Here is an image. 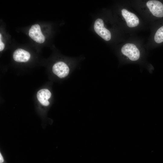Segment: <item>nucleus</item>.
I'll list each match as a JSON object with an SVG mask.
<instances>
[{
	"label": "nucleus",
	"instance_id": "nucleus-1",
	"mask_svg": "<svg viewBox=\"0 0 163 163\" xmlns=\"http://www.w3.org/2000/svg\"><path fill=\"white\" fill-rule=\"evenodd\" d=\"M94 29L95 33L105 40L108 41L111 39V33L104 27L102 19L98 18L95 20L94 24Z\"/></svg>",
	"mask_w": 163,
	"mask_h": 163
},
{
	"label": "nucleus",
	"instance_id": "nucleus-2",
	"mask_svg": "<svg viewBox=\"0 0 163 163\" xmlns=\"http://www.w3.org/2000/svg\"><path fill=\"white\" fill-rule=\"evenodd\" d=\"M121 52L131 61H136L139 58L140 51L133 44L127 43L124 45L121 49Z\"/></svg>",
	"mask_w": 163,
	"mask_h": 163
},
{
	"label": "nucleus",
	"instance_id": "nucleus-3",
	"mask_svg": "<svg viewBox=\"0 0 163 163\" xmlns=\"http://www.w3.org/2000/svg\"><path fill=\"white\" fill-rule=\"evenodd\" d=\"M53 73L60 78L67 76L69 72V69L65 62L59 61L55 63L52 67Z\"/></svg>",
	"mask_w": 163,
	"mask_h": 163
},
{
	"label": "nucleus",
	"instance_id": "nucleus-4",
	"mask_svg": "<svg viewBox=\"0 0 163 163\" xmlns=\"http://www.w3.org/2000/svg\"><path fill=\"white\" fill-rule=\"evenodd\" d=\"M147 7L154 16L159 18L163 17V5L157 0H149L146 3Z\"/></svg>",
	"mask_w": 163,
	"mask_h": 163
},
{
	"label": "nucleus",
	"instance_id": "nucleus-5",
	"mask_svg": "<svg viewBox=\"0 0 163 163\" xmlns=\"http://www.w3.org/2000/svg\"><path fill=\"white\" fill-rule=\"evenodd\" d=\"M30 37L36 42L41 43L45 40V37L42 34L40 25L36 24L31 26L29 30Z\"/></svg>",
	"mask_w": 163,
	"mask_h": 163
},
{
	"label": "nucleus",
	"instance_id": "nucleus-6",
	"mask_svg": "<svg viewBox=\"0 0 163 163\" xmlns=\"http://www.w3.org/2000/svg\"><path fill=\"white\" fill-rule=\"evenodd\" d=\"M121 13L128 27H135L139 24V19L134 14L129 11L125 9H123L121 10Z\"/></svg>",
	"mask_w": 163,
	"mask_h": 163
},
{
	"label": "nucleus",
	"instance_id": "nucleus-7",
	"mask_svg": "<svg viewBox=\"0 0 163 163\" xmlns=\"http://www.w3.org/2000/svg\"><path fill=\"white\" fill-rule=\"evenodd\" d=\"M30 54L27 51L21 49H18L14 51L13 57L14 59L17 62H26L30 57Z\"/></svg>",
	"mask_w": 163,
	"mask_h": 163
},
{
	"label": "nucleus",
	"instance_id": "nucleus-8",
	"mask_svg": "<svg viewBox=\"0 0 163 163\" xmlns=\"http://www.w3.org/2000/svg\"><path fill=\"white\" fill-rule=\"evenodd\" d=\"M51 94L47 89H42L39 91L37 93V97L40 103L45 106H48L49 102L48 100L50 97Z\"/></svg>",
	"mask_w": 163,
	"mask_h": 163
},
{
	"label": "nucleus",
	"instance_id": "nucleus-9",
	"mask_svg": "<svg viewBox=\"0 0 163 163\" xmlns=\"http://www.w3.org/2000/svg\"><path fill=\"white\" fill-rule=\"evenodd\" d=\"M154 40L157 43L163 42V26L159 28L156 32L154 36Z\"/></svg>",
	"mask_w": 163,
	"mask_h": 163
},
{
	"label": "nucleus",
	"instance_id": "nucleus-10",
	"mask_svg": "<svg viewBox=\"0 0 163 163\" xmlns=\"http://www.w3.org/2000/svg\"><path fill=\"white\" fill-rule=\"evenodd\" d=\"M4 43L2 41L1 39H0V51H2L4 49Z\"/></svg>",
	"mask_w": 163,
	"mask_h": 163
},
{
	"label": "nucleus",
	"instance_id": "nucleus-11",
	"mask_svg": "<svg viewBox=\"0 0 163 163\" xmlns=\"http://www.w3.org/2000/svg\"><path fill=\"white\" fill-rule=\"evenodd\" d=\"M4 160L3 158V157L1 155V153L0 154V163H2L3 162Z\"/></svg>",
	"mask_w": 163,
	"mask_h": 163
}]
</instances>
